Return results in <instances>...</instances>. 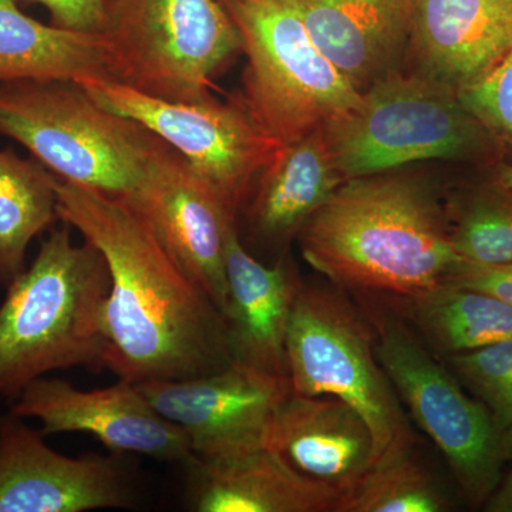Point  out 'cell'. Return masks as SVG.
Listing matches in <instances>:
<instances>
[{
    "mask_svg": "<svg viewBox=\"0 0 512 512\" xmlns=\"http://www.w3.org/2000/svg\"><path fill=\"white\" fill-rule=\"evenodd\" d=\"M503 431L512 423V339L443 359Z\"/></svg>",
    "mask_w": 512,
    "mask_h": 512,
    "instance_id": "26",
    "label": "cell"
},
{
    "mask_svg": "<svg viewBox=\"0 0 512 512\" xmlns=\"http://www.w3.org/2000/svg\"><path fill=\"white\" fill-rule=\"evenodd\" d=\"M247 57L249 113L281 144L325 126L360 93L313 42L289 0H222Z\"/></svg>",
    "mask_w": 512,
    "mask_h": 512,
    "instance_id": "7",
    "label": "cell"
},
{
    "mask_svg": "<svg viewBox=\"0 0 512 512\" xmlns=\"http://www.w3.org/2000/svg\"><path fill=\"white\" fill-rule=\"evenodd\" d=\"M451 508L450 497L413 448L373 467L338 512H446Z\"/></svg>",
    "mask_w": 512,
    "mask_h": 512,
    "instance_id": "25",
    "label": "cell"
},
{
    "mask_svg": "<svg viewBox=\"0 0 512 512\" xmlns=\"http://www.w3.org/2000/svg\"><path fill=\"white\" fill-rule=\"evenodd\" d=\"M82 86L104 109L136 121L177 151L237 217L259 173L282 147L259 126L242 96L173 101L117 80Z\"/></svg>",
    "mask_w": 512,
    "mask_h": 512,
    "instance_id": "10",
    "label": "cell"
},
{
    "mask_svg": "<svg viewBox=\"0 0 512 512\" xmlns=\"http://www.w3.org/2000/svg\"><path fill=\"white\" fill-rule=\"evenodd\" d=\"M498 183L512 190V165H508V167H504L503 170L500 171Z\"/></svg>",
    "mask_w": 512,
    "mask_h": 512,
    "instance_id": "32",
    "label": "cell"
},
{
    "mask_svg": "<svg viewBox=\"0 0 512 512\" xmlns=\"http://www.w3.org/2000/svg\"><path fill=\"white\" fill-rule=\"evenodd\" d=\"M228 303L224 312L232 360L272 375H288L286 335L293 296L301 279L285 258L268 266L249 254L238 221L225 239Z\"/></svg>",
    "mask_w": 512,
    "mask_h": 512,
    "instance_id": "17",
    "label": "cell"
},
{
    "mask_svg": "<svg viewBox=\"0 0 512 512\" xmlns=\"http://www.w3.org/2000/svg\"><path fill=\"white\" fill-rule=\"evenodd\" d=\"M60 222L55 175L12 148L0 150V285L26 268L33 239Z\"/></svg>",
    "mask_w": 512,
    "mask_h": 512,
    "instance_id": "23",
    "label": "cell"
},
{
    "mask_svg": "<svg viewBox=\"0 0 512 512\" xmlns=\"http://www.w3.org/2000/svg\"><path fill=\"white\" fill-rule=\"evenodd\" d=\"M446 284L490 293L512 306V264L473 265L463 262L448 276Z\"/></svg>",
    "mask_w": 512,
    "mask_h": 512,
    "instance_id": "29",
    "label": "cell"
},
{
    "mask_svg": "<svg viewBox=\"0 0 512 512\" xmlns=\"http://www.w3.org/2000/svg\"><path fill=\"white\" fill-rule=\"evenodd\" d=\"M117 80L110 35L76 32L39 22L18 0H0V82Z\"/></svg>",
    "mask_w": 512,
    "mask_h": 512,
    "instance_id": "20",
    "label": "cell"
},
{
    "mask_svg": "<svg viewBox=\"0 0 512 512\" xmlns=\"http://www.w3.org/2000/svg\"><path fill=\"white\" fill-rule=\"evenodd\" d=\"M10 412L39 421L45 436L90 434L114 456L141 454L181 464L194 457L184 431L161 416L137 384L124 380L80 390L63 379L40 377L13 399Z\"/></svg>",
    "mask_w": 512,
    "mask_h": 512,
    "instance_id": "12",
    "label": "cell"
},
{
    "mask_svg": "<svg viewBox=\"0 0 512 512\" xmlns=\"http://www.w3.org/2000/svg\"><path fill=\"white\" fill-rule=\"evenodd\" d=\"M221 2H222V0H221Z\"/></svg>",
    "mask_w": 512,
    "mask_h": 512,
    "instance_id": "33",
    "label": "cell"
},
{
    "mask_svg": "<svg viewBox=\"0 0 512 512\" xmlns=\"http://www.w3.org/2000/svg\"><path fill=\"white\" fill-rule=\"evenodd\" d=\"M457 94L491 137L512 144V47L490 72Z\"/></svg>",
    "mask_w": 512,
    "mask_h": 512,
    "instance_id": "27",
    "label": "cell"
},
{
    "mask_svg": "<svg viewBox=\"0 0 512 512\" xmlns=\"http://www.w3.org/2000/svg\"><path fill=\"white\" fill-rule=\"evenodd\" d=\"M109 35L117 82L165 100L214 96L215 80L242 52L221 0H124Z\"/></svg>",
    "mask_w": 512,
    "mask_h": 512,
    "instance_id": "9",
    "label": "cell"
},
{
    "mask_svg": "<svg viewBox=\"0 0 512 512\" xmlns=\"http://www.w3.org/2000/svg\"><path fill=\"white\" fill-rule=\"evenodd\" d=\"M265 448L322 495L332 512L375 467V441L366 421L349 404L326 394L289 393L269 427Z\"/></svg>",
    "mask_w": 512,
    "mask_h": 512,
    "instance_id": "15",
    "label": "cell"
},
{
    "mask_svg": "<svg viewBox=\"0 0 512 512\" xmlns=\"http://www.w3.org/2000/svg\"><path fill=\"white\" fill-rule=\"evenodd\" d=\"M188 498L198 512H332V505L303 483L271 451L187 464Z\"/></svg>",
    "mask_w": 512,
    "mask_h": 512,
    "instance_id": "22",
    "label": "cell"
},
{
    "mask_svg": "<svg viewBox=\"0 0 512 512\" xmlns=\"http://www.w3.org/2000/svg\"><path fill=\"white\" fill-rule=\"evenodd\" d=\"M322 128L345 180L394 173L421 161L470 160L491 138L456 90L403 69L367 87Z\"/></svg>",
    "mask_w": 512,
    "mask_h": 512,
    "instance_id": "6",
    "label": "cell"
},
{
    "mask_svg": "<svg viewBox=\"0 0 512 512\" xmlns=\"http://www.w3.org/2000/svg\"><path fill=\"white\" fill-rule=\"evenodd\" d=\"M503 453L505 461H512V423L503 430Z\"/></svg>",
    "mask_w": 512,
    "mask_h": 512,
    "instance_id": "31",
    "label": "cell"
},
{
    "mask_svg": "<svg viewBox=\"0 0 512 512\" xmlns=\"http://www.w3.org/2000/svg\"><path fill=\"white\" fill-rule=\"evenodd\" d=\"M373 299L402 320L440 359L512 339V306L497 296L443 284L429 291Z\"/></svg>",
    "mask_w": 512,
    "mask_h": 512,
    "instance_id": "21",
    "label": "cell"
},
{
    "mask_svg": "<svg viewBox=\"0 0 512 512\" xmlns=\"http://www.w3.org/2000/svg\"><path fill=\"white\" fill-rule=\"evenodd\" d=\"M110 282L99 249L84 239L76 244L64 222L49 229L0 305V397L13 400L55 370L103 369Z\"/></svg>",
    "mask_w": 512,
    "mask_h": 512,
    "instance_id": "3",
    "label": "cell"
},
{
    "mask_svg": "<svg viewBox=\"0 0 512 512\" xmlns=\"http://www.w3.org/2000/svg\"><path fill=\"white\" fill-rule=\"evenodd\" d=\"M60 222L103 255V369L124 382L181 380L232 362L224 316L134 202L55 177Z\"/></svg>",
    "mask_w": 512,
    "mask_h": 512,
    "instance_id": "1",
    "label": "cell"
},
{
    "mask_svg": "<svg viewBox=\"0 0 512 512\" xmlns=\"http://www.w3.org/2000/svg\"><path fill=\"white\" fill-rule=\"evenodd\" d=\"M161 416L180 427L192 453L224 463L264 450L291 380L232 360L207 375L137 384Z\"/></svg>",
    "mask_w": 512,
    "mask_h": 512,
    "instance_id": "11",
    "label": "cell"
},
{
    "mask_svg": "<svg viewBox=\"0 0 512 512\" xmlns=\"http://www.w3.org/2000/svg\"><path fill=\"white\" fill-rule=\"evenodd\" d=\"M451 242L467 264H512V190L495 187L468 192L446 208Z\"/></svg>",
    "mask_w": 512,
    "mask_h": 512,
    "instance_id": "24",
    "label": "cell"
},
{
    "mask_svg": "<svg viewBox=\"0 0 512 512\" xmlns=\"http://www.w3.org/2000/svg\"><path fill=\"white\" fill-rule=\"evenodd\" d=\"M296 237L315 271L357 296L429 291L464 262L436 192L409 175L346 180Z\"/></svg>",
    "mask_w": 512,
    "mask_h": 512,
    "instance_id": "2",
    "label": "cell"
},
{
    "mask_svg": "<svg viewBox=\"0 0 512 512\" xmlns=\"http://www.w3.org/2000/svg\"><path fill=\"white\" fill-rule=\"evenodd\" d=\"M345 181L330 156L322 127L282 144L244 202L249 225L262 241L285 244Z\"/></svg>",
    "mask_w": 512,
    "mask_h": 512,
    "instance_id": "19",
    "label": "cell"
},
{
    "mask_svg": "<svg viewBox=\"0 0 512 512\" xmlns=\"http://www.w3.org/2000/svg\"><path fill=\"white\" fill-rule=\"evenodd\" d=\"M293 393L338 397L360 414L375 441V466L416 446V434L375 349L363 308L342 289L299 281L286 335Z\"/></svg>",
    "mask_w": 512,
    "mask_h": 512,
    "instance_id": "5",
    "label": "cell"
},
{
    "mask_svg": "<svg viewBox=\"0 0 512 512\" xmlns=\"http://www.w3.org/2000/svg\"><path fill=\"white\" fill-rule=\"evenodd\" d=\"M360 299L375 332L377 360L400 402L446 458L468 503L483 507L503 478V431L402 320L373 299Z\"/></svg>",
    "mask_w": 512,
    "mask_h": 512,
    "instance_id": "8",
    "label": "cell"
},
{
    "mask_svg": "<svg viewBox=\"0 0 512 512\" xmlns=\"http://www.w3.org/2000/svg\"><path fill=\"white\" fill-rule=\"evenodd\" d=\"M313 42L357 92L402 69L414 0H289Z\"/></svg>",
    "mask_w": 512,
    "mask_h": 512,
    "instance_id": "18",
    "label": "cell"
},
{
    "mask_svg": "<svg viewBox=\"0 0 512 512\" xmlns=\"http://www.w3.org/2000/svg\"><path fill=\"white\" fill-rule=\"evenodd\" d=\"M146 214L165 247L210 295L221 315L228 303L225 239L238 217L177 151L164 143L128 198Z\"/></svg>",
    "mask_w": 512,
    "mask_h": 512,
    "instance_id": "14",
    "label": "cell"
},
{
    "mask_svg": "<svg viewBox=\"0 0 512 512\" xmlns=\"http://www.w3.org/2000/svg\"><path fill=\"white\" fill-rule=\"evenodd\" d=\"M512 47V0H414L406 57L450 89L470 86Z\"/></svg>",
    "mask_w": 512,
    "mask_h": 512,
    "instance_id": "16",
    "label": "cell"
},
{
    "mask_svg": "<svg viewBox=\"0 0 512 512\" xmlns=\"http://www.w3.org/2000/svg\"><path fill=\"white\" fill-rule=\"evenodd\" d=\"M483 510L487 512H512V471L507 477L501 478L500 484L490 495Z\"/></svg>",
    "mask_w": 512,
    "mask_h": 512,
    "instance_id": "30",
    "label": "cell"
},
{
    "mask_svg": "<svg viewBox=\"0 0 512 512\" xmlns=\"http://www.w3.org/2000/svg\"><path fill=\"white\" fill-rule=\"evenodd\" d=\"M0 136L66 183L131 198L164 141L69 80L0 82Z\"/></svg>",
    "mask_w": 512,
    "mask_h": 512,
    "instance_id": "4",
    "label": "cell"
},
{
    "mask_svg": "<svg viewBox=\"0 0 512 512\" xmlns=\"http://www.w3.org/2000/svg\"><path fill=\"white\" fill-rule=\"evenodd\" d=\"M23 417L0 416V512L128 508L133 488L114 457H67Z\"/></svg>",
    "mask_w": 512,
    "mask_h": 512,
    "instance_id": "13",
    "label": "cell"
},
{
    "mask_svg": "<svg viewBox=\"0 0 512 512\" xmlns=\"http://www.w3.org/2000/svg\"><path fill=\"white\" fill-rule=\"evenodd\" d=\"M47 10L50 23L76 32L107 35L124 0H29Z\"/></svg>",
    "mask_w": 512,
    "mask_h": 512,
    "instance_id": "28",
    "label": "cell"
}]
</instances>
